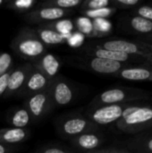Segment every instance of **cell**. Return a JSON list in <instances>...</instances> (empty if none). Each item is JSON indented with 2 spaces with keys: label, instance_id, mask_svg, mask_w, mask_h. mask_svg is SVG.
<instances>
[{
  "label": "cell",
  "instance_id": "obj_1",
  "mask_svg": "<svg viewBox=\"0 0 152 153\" xmlns=\"http://www.w3.org/2000/svg\"><path fill=\"white\" fill-rule=\"evenodd\" d=\"M12 49L22 58L33 63L47 53V46L40 40L34 29L23 28L11 43Z\"/></svg>",
  "mask_w": 152,
  "mask_h": 153
},
{
  "label": "cell",
  "instance_id": "obj_2",
  "mask_svg": "<svg viewBox=\"0 0 152 153\" xmlns=\"http://www.w3.org/2000/svg\"><path fill=\"white\" fill-rule=\"evenodd\" d=\"M118 130L127 134H137L152 127V107L130 105L116 123Z\"/></svg>",
  "mask_w": 152,
  "mask_h": 153
},
{
  "label": "cell",
  "instance_id": "obj_3",
  "mask_svg": "<svg viewBox=\"0 0 152 153\" xmlns=\"http://www.w3.org/2000/svg\"><path fill=\"white\" fill-rule=\"evenodd\" d=\"M150 98L149 92L134 88H113L99 94L90 104V108L107 105L126 104L146 100Z\"/></svg>",
  "mask_w": 152,
  "mask_h": 153
},
{
  "label": "cell",
  "instance_id": "obj_4",
  "mask_svg": "<svg viewBox=\"0 0 152 153\" xmlns=\"http://www.w3.org/2000/svg\"><path fill=\"white\" fill-rule=\"evenodd\" d=\"M95 46L107 50L117 51L130 56L142 57L147 59L149 62L152 61V46L138 39H110L103 41Z\"/></svg>",
  "mask_w": 152,
  "mask_h": 153
},
{
  "label": "cell",
  "instance_id": "obj_5",
  "mask_svg": "<svg viewBox=\"0 0 152 153\" xmlns=\"http://www.w3.org/2000/svg\"><path fill=\"white\" fill-rule=\"evenodd\" d=\"M56 129L62 138L72 140L82 134L97 133L99 126L86 117L72 116L59 121Z\"/></svg>",
  "mask_w": 152,
  "mask_h": 153
},
{
  "label": "cell",
  "instance_id": "obj_6",
  "mask_svg": "<svg viewBox=\"0 0 152 153\" xmlns=\"http://www.w3.org/2000/svg\"><path fill=\"white\" fill-rule=\"evenodd\" d=\"M25 108L30 115L32 123H37L48 115L53 108L51 85L47 89L28 97L25 102Z\"/></svg>",
  "mask_w": 152,
  "mask_h": 153
},
{
  "label": "cell",
  "instance_id": "obj_7",
  "mask_svg": "<svg viewBox=\"0 0 152 153\" xmlns=\"http://www.w3.org/2000/svg\"><path fill=\"white\" fill-rule=\"evenodd\" d=\"M130 105V103L116 104L90 108L86 117L98 126L111 125L113 123H116L122 117L124 111Z\"/></svg>",
  "mask_w": 152,
  "mask_h": 153
},
{
  "label": "cell",
  "instance_id": "obj_8",
  "mask_svg": "<svg viewBox=\"0 0 152 153\" xmlns=\"http://www.w3.org/2000/svg\"><path fill=\"white\" fill-rule=\"evenodd\" d=\"M51 98L53 108L67 106L74 98V89L66 79L57 75L51 84Z\"/></svg>",
  "mask_w": 152,
  "mask_h": 153
},
{
  "label": "cell",
  "instance_id": "obj_9",
  "mask_svg": "<svg viewBox=\"0 0 152 153\" xmlns=\"http://www.w3.org/2000/svg\"><path fill=\"white\" fill-rule=\"evenodd\" d=\"M85 53L91 57H99V58H104L108 59L112 61H116L124 64H128L130 65L137 64L140 65H146L148 64V60L142 57L135 56H130L122 52L117 51H112V50H107L101 48H99L97 46H91L90 48H86Z\"/></svg>",
  "mask_w": 152,
  "mask_h": 153
},
{
  "label": "cell",
  "instance_id": "obj_10",
  "mask_svg": "<svg viewBox=\"0 0 152 153\" xmlns=\"http://www.w3.org/2000/svg\"><path fill=\"white\" fill-rule=\"evenodd\" d=\"M72 13V10H65L56 7H40L37 10L26 13L24 19L30 23H39L41 25L46 22L61 20Z\"/></svg>",
  "mask_w": 152,
  "mask_h": 153
},
{
  "label": "cell",
  "instance_id": "obj_11",
  "mask_svg": "<svg viewBox=\"0 0 152 153\" xmlns=\"http://www.w3.org/2000/svg\"><path fill=\"white\" fill-rule=\"evenodd\" d=\"M53 80L47 77L44 74H42L33 66L32 71L30 73L23 87L19 91L17 96L24 97L27 99L28 97L47 89L48 86L51 85Z\"/></svg>",
  "mask_w": 152,
  "mask_h": 153
},
{
  "label": "cell",
  "instance_id": "obj_12",
  "mask_svg": "<svg viewBox=\"0 0 152 153\" xmlns=\"http://www.w3.org/2000/svg\"><path fill=\"white\" fill-rule=\"evenodd\" d=\"M83 65H85L88 69L97 74H109L113 76L116 75L122 69L128 66H132L128 64L91 56H89L88 58H85L83 60Z\"/></svg>",
  "mask_w": 152,
  "mask_h": 153
},
{
  "label": "cell",
  "instance_id": "obj_13",
  "mask_svg": "<svg viewBox=\"0 0 152 153\" xmlns=\"http://www.w3.org/2000/svg\"><path fill=\"white\" fill-rule=\"evenodd\" d=\"M33 65L30 63H26L13 70H12L9 81H8V86L7 90L4 93V98L8 97H13L19 93V91L23 87L30 73L32 71Z\"/></svg>",
  "mask_w": 152,
  "mask_h": 153
},
{
  "label": "cell",
  "instance_id": "obj_14",
  "mask_svg": "<svg viewBox=\"0 0 152 153\" xmlns=\"http://www.w3.org/2000/svg\"><path fill=\"white\" fill-rule=\"evenodd\" d=\"M70 142L76 150L86 153L97 150L103 143V138L97 133H86L70 140Z\"/></svg>",
  "mask_w": 152,
  "mask_h": 153
},
{
  "label": "cell",
  "instance_id": "obj_15",
  "mask_svg": "<svg viewBox=\"0 0 152 153\" xmlns=\"http://www.w3.org/2000/svg\"><path fill=\"white\" fill-rule=\"evenodd\" d=\"M114 76L133 82H152V68L144 65L128 66Z\"/></svg>",
  "mask_w": 152,
  "mask_h": 153
},
{
  "label": "cell",
  "instance_id": "obj_16",
  "mask_svg": "<svg viewBox=\"0 0 152 153\" xmlns=\"http://www.w3.org/2000/svg\"><path fill=\"white\" fill-rule=\"evenodd\" d=\"M31 65L51 80L57 76L60 69V62L58 58L50 53H46L39 59L31 63Z\"/></svg>",
  "mask_w": 152,
  "mask_h": 153
},
{
  "label": "cell",
  "instance_id": "obj_17",
  "mask_svg": "<svg viewBox=\"0 0 152 153\" xmlns=\"http://www.w3.org/2000/svg\"><path fill=\"white\" fill-rule=\"evenodd\" d=\"M122 22L127 31L134 33L137 36L148 35L152 33V22L142 17L137 15L130 16Z\"/></svg>",
  "mask_w": 152,
  "mask_h": 153
},
{
  "label": "cell",
  "instance_id": "obj_18",
  "mask_svg": "<svg viewBox=\"0 0 152 153\" xmlns=\"http://www.w3.org/2000/svg\"><path fill=\"white\" fill-rule=\"evenodd\" d=\"M30 131L26 128H2L0 129V143L5 145H14L27 140Z\"/></svg>",
  "mask_w": 152,
  "mask_h": 153
},
{
  "label": "cell",
  "instance_id": "obj_19",
  "mask_svg": "<svg viewBox=\"0 0 152 153\" xmlns=\"http://www.w3.org/2000/svg\"><path fill=\"white\" fill-rule=\"evenodd\" d=\"M37 32L38 36L39 37L40 40L47 46V45H58L66 42V39L69 36L62 35L56 30L47 27L44 24L39 25V27L34 29Z\"/></svg>",
  "mask_w": 152,
  "mask_h": 153
},
{
  "label": "cell",
  "instance_id": "obj_20",
  "mask_svg": "<svg viewBox=\"0 0 152 153\" xmlns=\"http://www.w3.org/2000/svg\"><path fill=\"white\" fill-rule=\"evenodd\" d=\"M30 122V115L25 107L15 109L7 119V123L15 128H25Z\"/></svg>",
  "mask_w": 152,
  "mask_h": 153
},
{
  "label": "cell",
  "instance_id": "obj_21",
  "mask_svg": "<svg viewBox=\"0 0 152 153\" xmlns=\"http://www.w3.org/2000/svg\"><path fill=\"white\" fill-rule=\"evenodd\" d=\"M76 27L80 30L79 32H81L84 36L87 35L90 37H102V35L96 31L92 21L87 17H81L77 19Z\"/></svg>",
  "mask_w": 152,
  "mask_h": 153
},
{
  "label": "cell",
  "instance_id": "obj_22",
  "mask_svg": "<svg viewBox=\"0 0 152 153\" xmlns=\"http://www.w3.org/2000/svg\"><path fill=\"white\" fill-rule=\"evenodd\" d=\"M83 0H52L41 4L42 7H56L65 10H71L72 8L80 6Z\"/></svg>",
  "mask_w": 152,
  "mask_h": 153
},
{
  "label": "cell",
  "instance_id": "obj_23",
  "mask_svg": "<svg viewBox=\"0 0 152 153\" xmlns=\"http://www.w3.org/2000/svg\"><path fill=\"white\" fill-rule=\"evenodd\" d=\"M44 25L65 36H69L73 30V22L70 20H58L53 23H47Z\"/></svg>",
  "mask_w": 152,
  "mask_h": 153
},
{
  "label": "cell",
  "instance_id": "obj_24",
  "mask_svg": "<svg viewBox=\"0 0 152 153\" xmlns=\"http://www.w3.org/2000/svg\"><path fill=\"white\" fill-rule=\"evenodd\" d=\"M36 4L37 3L34 0H16V1L8 2L7 8L18 12H25L33 8Z\"/></svg>",
  "mask_w": 152,
  "mask_h": 153
},
{
  "label": "cell",
  "instance_id": "obj_25",
  "mask_svg": "<svg viewBox=\"0 0 152 153\" xmlns=\"http://www.w3.org/2000/svg\"><path fill=\"white\" fill-rule=\"evenodd\" d=\"M109 5H111V2L109 0H87L83 1L80 6L83 11H91L107 8Z\"/></svg>",
  "mask_w": 152,
  "mask_h": 153
},
{
  "label": "cell",
  "instance_id": "obj_26",
  "mask_svg": "<svg viewBox=\"0 0 152 153\" xmlns=\"http://www.w3.org/2000/svg\"><path fill=\"white\" fill-rule=\"evenodd\" d=\"M116 9L113 7H107L98 10H91V11H83L84 15L87 18H92V19H105L110 15H112Z\"/></svg>",
  "mask_w": 152,
  "mask_h": 153
},
{
  "label": "cell",
  "instance_id": "obj_27",
  "mask_svg": "<svg viewBox=\"0 0 152 153\" xmlns=\"http://www.w3.org/2000/svg\"><path fill=\"white\" fill-rule=\"evenodd\" d=\"M13 63L12 56L7 52H0V76L11 69Z\"/></svg>",
  "mask_w": 152,
  "mask_h": 153
},
{
  "label": "cell",
  "instance_id": "obj_28",
  "mask_svg": "<svg viewBox=\"0 0 152 153\" xmlns=\"http://www.w3.org/2000/svg\"><path fill=\"white\" fill-rule=\"evenodd\" d=\"M92 22L96 31H98L102 36H105L111 29L110 22L106 19H94Z\"/></svg>",
  "mask_w": 152,
  "mask_h": 153
},
{
  "label": "cell",
  "instance_id": "obj_29",
  "mask_svg": "<svg viewBox=\"0 0 152 153\" xmlns=\"http://www.w3.org/2000/svg\"><path fill=\"white\" fill-rule=\"evenodd\" d=\"M111 5L113 8H122V9H129L138 5L141 3V0H112Z\"/></svg>",
  "mask_w": 152,
  "mask_h": 153
},
{
  "label": "cell",
  "instance_id": "obj_30",
  "mask_svg": "<svg viewBox=\"0 0 152 153\" xmlns=\"http://www.w3.org/2000/svg\"><path fill=\"white\" fill-rule=\"evenodd\" d=\"M133 150L142 153H152V138L131 144Z\"/></svg>",
  "mask_w": 152,
  "mask_h": 153
},
{
  "label": "cell",
  "instance_id": "obj_31",
  "mask_svg": "<svg viewBox=\"0 0 152 153\" xmlns=\"http://www.w3.org/2000/svg\"><path fill=\"white\" fill-rule=\"evenodd\" d=\"M84 39H85V36L83 34H82L79 31H76L69 35V37L66 39V42L71 47L76 48V47H79L84 41Z\"/></svg>",
  "mask_w": 152,
  "mask_h": 153
},
{
  "label": "cell",
  "instance_id": "obj_32",
  "mask_svg": "<svg viewBox=\"0 0 152 153\" xmlns=\"http://www.w3.org/2000/svg\"><path fill=\"white\" fill-rule=\"evenodd\" d=\"M137 16L142 17L146 20L152 22V6L151 5H142L138 6L135 10Z\"/></svg>",
  "mask_w": 152,
  "mask_h": 153
},
{
  "label": "cell",
  "instance_id": "obj_33",
  "mask_svg": "<svg viewBox=\"0 0 152 153\" xmlns=\"http://www.w3.org/2000/svg\"><path fill=\"white\" fill-rule=\"evenodd\" d=\"M33 153H73L67 149L59 147V146H48L39 149Z\"/></svg>",
  "mask_w": 152,
  "mask_h": 153
},
{
  "label": "cell",
  "instance_id": "obj_34",
  "mask_svg": "<svg viewBox=\"0 0 152 153\" xmlns=\"http://www.w3.org/2000/svg\"><path fill=\"white\" fill-rule=\"evenodd\" d=\"M11 72H12V69H10L8 72H6L5 74H4L3 75L0 76V97L4 96L7 90L8 81H9Z\"/></svg>",
  "mask_w": 152,
  "mask_h": 153
},
{
  "label": "cell",
  "instance_id": "obj_35",
  "mask_svg": "<svg viewBox=\"0 0 152 153\" xmlns=\"http://www.w3.org/2000/svg\"><path fill=\"white\" fill-rule=\"evenodd\" d=\"M86 153H132L125 150H118V149H107V150H95L92 152Z\"/></svg>",
  "mask_w": 152,
  "mask_h": 153
},
{
  "label": "cell",
  "instance_id": "obj_36",
  "mask_svg": "<svg viewBox=\"0 0 152 153\" xmlns=\"http://www.w3.org/2000/svg\"><path fill=\"white\" fill-rule=\"evenodd\" d=\"M14 151V145H5L0 143V153H13Z\"/></svg>",
  "mask_w": 152,
  "mask_h": 153
},
{
  "label": "cell",
  "instance_id": "obj_37",
  "mask_svg": "<svg viewBox=\"0 0 152 153\" xmlns=\"http://www.w3.org/2000/svg\"><path fill=\"white\" fill-rule=\"evenodd\" d=\"M135 39L141 40L142 42H145L149 45L152 46V33L151 34H148V35H142V36H137Z\"/></svg>",
  "mask_w": 152,
  "mask_h": 153
},
{
  "label": "cell",
  "instance_id": "obj_38",
  "mask_svg": "<svg viewBox=\"0 0 152 153\" xmlns=\"http://www.w3.org/2000/svg\"><path fill=\"white\" fill-rule=\"evenodd\" d=\"M144 66H150V67H151L152 68V61L149 62V63H148V65H144Z\"/></svg>",
  "mask_w": 152,
  "mask_h": 153
},
{
  "label": "cell",
  "instance_id": "obj_39",
  "mask_svg": "<svg viewBox=\"0 0 152 153\" xmlns=\"http://www.w3.org/2000/svg\"><path fill=\"white\" fill-rule=\"evenodd\" d=\"M4 3V0H0V6H1Z\"/></svg>",
  "mask_w": 152,
  "mask_h": 153
}]
</instances>
